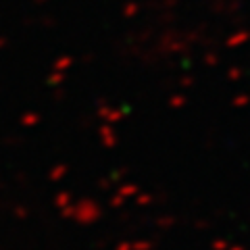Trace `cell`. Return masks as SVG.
<instances>
[{"instance_id":"3","label":"cell","mask_w":250,"mask_h":250,"mask_svg":"<svg viewBox=\"0 0 250 250\" xmlns=\"http://www.w3.org/2000/svg\"><path fill=\"white\" fill-rule=\"evenodd\" d=\"M117 250H131V244H121V246H117Z\"/></svg>"},{"instance_id":"2","label":"cell","mask_w":250,"mask_h":250,"mask_svg":"<svg viewBox=\"0 0 250 250\" xmlns=\"http://www.w3.org/2000/svg\"><path fill=\"white\" fill-rule=\"evenodd\" d=\"M213 248L215 250H225V248H228V244H225V242H215Z\"/></svg>"},{"instance_id":"4","label":"cell","mask_w":250,"mask_h":250,"mask_svg":"<svg viewBox=\"0 0 250 250\" xmlns=\"http://www.w3.org/2000/svg\"><path fill=\"white\" fill-rule=\"evenodd\" d=\"M229 250H244V248H240V246H233V248H229Z\"/></svg>"},{"instance_id":"1","label":"cell","mask_w":250,"mask_h":250,"mask_svg":"<svg viewBox=\"0 0 250 250\" xmlns=\"http://www.w3.org/2000/svg\"><path fill=\"white\" fill-rule=\"evenodd\" d=\"M150 244H146V242H138V244H131V250H148Z\"/></svg>"}]
</instances>
